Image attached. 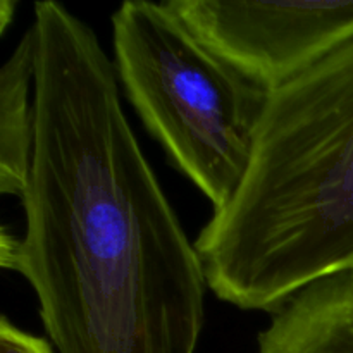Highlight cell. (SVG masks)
Instances as JSON below:
<instances>
[{
	"mask_svg": "<svg viewBox=\"0 0 353 353\" xmlns=\"http://www.w3.org/2000/svg\"><path fill=\"white\" fill-rule=\"evenodd\" d=\"M0 353H57L47 338L21 330L7 316L0 319Z\"/></svg>",
	"mask_w": 353,
	"mask_h": 353,
	"instance_id": "52a82bcc",
	"label": "cell"
},
{
	"mask_svg": "<svg viewBox=\"0 0 353 353\" xmlns=\"http://www.w3.org/2000/svg\"><path fill=\"white\" fill-rule=\"evenodd\" d=\"M193 33L268 93L353 40V0H169Z\"/></svg>",
	"mask_w": 353,
	"mask_h": 353,
	"instance_id": "277c9868",
	"label": "cell"
},
{
	"mask_svg": "<svg viewBox=\"0 0 353 353\" xmlns=\"http://www.w3.org/2000/svg\"><path fill=\"white\" fill-rule=\"evenodd\" d=\"M257 353H353V272L312 283L259 333Z\"/></svg>",
	"mask_w": 353,
	"mask_h": 353,
	"instance_id": "5b68a950",
	"label": "cell"
},
{
	"mask_svg": "<svg viewBox=\"0 0 353 353\" xmlns=\"http://www.w3.org/2000/svg\"><path fill=\"white\" fill-rule=\"evenodd\" d=\"M34 41L28 28L0 69V192L23 200L37 141Z\"/></svg>",
	"mask_w": 353,
	"mask_h": 353,
	"instance_id": "8992f818",
	"label": "cell"
},
{
	"mask_svg": "<svg viewBox=\"0 0 353 353\" xmlns=\"http://www.w3.org/2000/svg\"><path fill=\"white\" fill-rule=\"evenodd\" d=\"M114 65L128 100L169 161L212 205L243 183L269 93L203 43L168 6L114 10Z\"/></svg>",
	"mask_w": 353,
	"mask_h": 353,
	"instance_id": "3957f363",
	"label": "cell"
},
{
	"mask_svg": "<svg viewBox=\"0 0 353 353\" xmlns=\"http://www.w3.org/2000/svg\"><path fill=\"white\" fill-rule=\"evenodd\" d=\"M209 290L278 312L353 272V40L268 95L243 183L195 240Z\"/></svg>",
	"mask_w": 353,
	"mask_h": 353,
	"instance_id": "7a4b0ae2",
	"label": "cell"
},
{
	"mask_svg": "<svg viewBox=\"0 0 353 353\" xmlns=\"http://www.w3.org/2000/svg\"><path fill=\"white\" fill-rule=\"evenodd\" d=\"M37 141L24 234L0 262L23 276L57 353H196L205 269L124 114L116 65L64 3L33 7Z\"/></svg>",
	"mask_w": 353,
	"mask_h": 353,
	"instance_id": "6da1fadb",
	"label": "cell"
}]
</instances>
